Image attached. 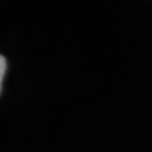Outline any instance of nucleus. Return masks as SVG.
<instances>
[{
	"mask_svg": "<svg viewBox=\"0 0 152 152\" xmlns=\"http://www.w3.org/2000/svg\"><path fill=\"white\" fill-rule=\"evenodd\" d=\"M5 71H7V61H5V57L1 56V58H0V83H1V85H3V81H4Z\"/></svg>",
	"mask_w": 152,
	"mask_h": 152,
	"instance_id": "f257e3e1",
	"label": "nucleus"
}]
</instances>
